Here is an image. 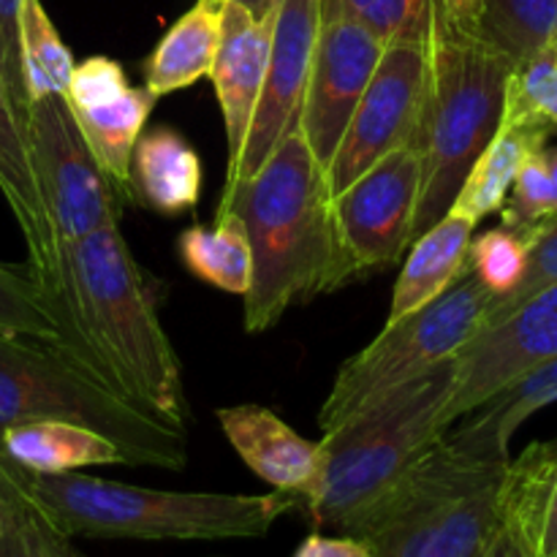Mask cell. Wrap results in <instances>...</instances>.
Wrapping results in <instances>:
<instances>
[{
	"label": "cell",
	"instance_id": "cell-7",
	"mask_svg": "<svg viewBox=\"0 0 557 557\" xmlns=\"http://www.w3.org/2000/svg\"><path fill=\"white\" fill-rule=\"evenodd\" d=\"M493 294L466 267L460 277L424 308L384 324V330L337 370L319 411L324 433L362 413L389 392L449 362L484 324Z\"/></svg>",
	"mask_w": 557,
	"mask_h": 557
},
{
	"label": "cell",
	"instance_id": "cell-24",
	"mask_svg": "<svg viewBox=\"0 0 557 557\" xmlns=\"http://www.w3.org/2000/svg\"><path fill=\"white\" fill-rule=\"evenodd\" d=\"M553 131L536 123H522V120H500L498 131L484 147L482 156L473 161L471 172L466 174L460 185V194L455 196L449 210L471 218L479 223L482 218L500 212L522 163L547 147Z\"/></svg>",
	"mask_w": 557,
	"mask_h": 557
},
{
	"label": "cell",
	"instance_id": "cell-27",
	"mask_svg": "<svg viewBox=\"0 0 557 557\" xmlns=\"http://www.w3.org/2000/svg\"><path fill=\"white\" fill-rule=\"evenodd\" d=\"M468 33L520 65L557 44V0H482Z\"/></svg>",
	"mask_w": 557,
	"mask_h": 557
},
{
	"label": "cell",
	"instance_id": "cell-42",
	"mask_svg": "<svg viewBox=\"0 0 557 557\" xmlns=\"http://www.w3.org/2000/svg\"><path fill=\"white\" fill-rule=\"evenodd\" d=\"M232 3L245 5V9H248L250 14L264 16V14H270V11H275V9H277V3H281V0H232Z\"/></svg>",
	"mask_w": 557,
	"mask_h": 557
},
{
	"label": "cell",
	"instance_id": "cell-12",
	"mask_svg": "<svg viewBox=\"0 0 557 557\" xmlns=\"http://www.w3.org/2000/svg\"><path fill=\"white\" fill-rule=\"evenodd\" d=\"M557 357V281L528 297L493 324L482 326L455 362V384L446 400V424L498 395L533 368Z\"/></svg>",
	"mask_w": 557,
	"mask_h": 557
},
{
	"label": "cell",
	"instance_id": "cell-34",
	"mask_svg": "<svg viewBox=\"0 0 557 557\" xmlns=\"http://www.w3.org/2000/svg\"><path fill=\"white\" fill-rule=\"evenodd\" d=\"M528 239H531V248H528L525 275L517 283L515 292L490 302L482 326L504 319L509 310H515L517 305L525 302L528 297H533V294L542 292V288H547L549 283L557 281V212L544 218V221L536 223L533 228H528Z\"/></svg>",
	"mask_w": 557,
	"mask_h": 557
},
{
	"label": "cell",
	"instance_id": "cell-3",
	"mask_svg": "<svg viewBox=\"0 0 557 557\" xmlns=\"http://www.w3.org/2000/svg\"><path fill=\"white\" fill-rule=\"evenodd\" d=\"M5 462V460H3ZM27 504L63 536L139 542L259 539L299 500L288 493H177L109 482L85 473H27L9 466Z\"/></svg>",
	"mask_w": 557,
	"mask_h": 557
},
{
	"label": "cell",
	"instance_id": "cell-8",
	"mask_svg": "<svg viewBox=\"0 0 557 557\" xmlns=\"http://www.w3.org/2000/svg\"><path fill=\"white\" fill-rule=\"evenodd\" d=\"M27 141L58 250L120 221L123 194L92 156L65 96H38L27 109Z\"/></svg>",
	"mask_w": 557,
	"mask_h": 557
},
{
	"label": "cell",
	"instance_id": "cell-36",
	"mask_svg": "<svg viewBox=\"0 0 557 557\" xmlns=\"http://www.w3.org/2000/svg\"><path fill=\"white\" fill-rule=\"evenodd\" d=\"M25 536L27 544H30L33 557H87L82 549L74 547L69 536L54 531L36 509L25 520Z\"/></svg>",
	"mask_w": 557,
	"mask_h": 557
},
{
	"label": "cell",
	"instance_id": "cell-31",
	"mask_svg": "<svg viewBox=\"0 0 557 557\" xmlns=\"http://www.w3.org/2000/svg\"><path fill=\"white\" fill-rule=\"evenodd\" d=\"M500 120H522L557 131V52L536 54L515 65L506 82Z\"/></svg>",
	"mask_w": 557,
	"mask_h": 557
},
{
	"label": "cell",
	"instance_id": "cell-11",
	"mask_svg": "<svg viewBox=\"0 0 557 557\" xmlns=\"http://www.w3.org/2000/svg\"><path fill=\"white\" fill-rule=\"evenodd\" d=\"M428 90V44L386 47L326 169L330 201L389 152L413 147Z\"/></svg>",
	"mask_w": 557,
	"mask_h": 557
},
{
	"label": "cell",
	"instance_id": "cell-26",
	"mask_svg": "<svg viewBox=\"0 0 557 557\" xmlns=\"http://www.w3.org/2000/svg\"><path fill=\"white\" fill-rule=\"evenodd\" d=\"M177 253L185 270L207 286L239 297L248 294L253 259L248 232L234 212L215 215L212 226L185 228L177 239Z\"/></svg>",
	"mask_w": 557,
	"mask_h": 557
},
{
	"label": "cell",
	"instance_id": "cell-17",
	"mask_svg": "<svg viewBox=\"0 0 557 557\" xmlns=\"http://www.w3.org/2000/svg\"><path fill=\"white\" fill-rule=\"evenodd\" d=\"M218 422L245 466L277 493L294 495L302 509L319 484L321 444L302 438L264 406L221 408Z\"/></svg>",
	"mask_w": 557,
	"mask_h": 557
},
{
	"label": "cell",
	"instance_id": "cell-19",
	"mask_svg": "<svg viewBox=\"0 0 557 557\" xmlns=\"http://www.w3.org/2000/svg\"><path fill=\"white\" fill-rule=\"evenodd\" d=\"M553 403H557V357L500 389L476 411L457 419L446 433V441L468 455L509 462V446L517 430Z\"/></svg>",
	"mask_w": 557,
	"mask_h": 557
},
{
	"label": "cell",
	"instance_id": "cell-44",
	"mask_svg": "<svg viewBox=\"0 0 557 557\" xmlns=\"http://www.w3.org/2000/svg\"><path fill=\"white\" fill-rule=\"evenodd\" d=\"M553 49H555V52H557V44H555V47H553Z\"/></svg>",
	"mask_w": 557,
	"mask_h": 557
},
{
	"label": "cell",
	"instance_id": "cell-28",
	"mask_svg": "<svg viewBox=\"0 0 557 557\" xmlns=\"http://www.w3.org/2000/svg\"><path fill=\"white\" fill-rule=\"evenodd\" d=\"M0 335L47 343L74 357L69 332L30 267L0 264Z\"/></svg>",
	"mask_w": 557,
	"mask_h": 557
},
{
	"label": "cell",
	"instance_id": "cell-39",
	"mask_svg": "<svg viewBox=\"0 0 557 557\" xmlns=\"http://www.w3.org/2000/svg\"><path fill=\"white\" fill-rule=\"evenodd\" d=\"M479 5H482V0H441V11H444L446 20H449L451 25L462 27V30H471L473 27Z\"/></svg>",
	"mask_w": 557,
	"mask_h": 557
},
{
	"label": "cell",
	"instance_id": "cell-40",
	"mask_svg": "<svg viewBox=\"0 0 557 557\" xmlns=\"http://www.w3.org/2000/svg\"><path fill=\"white\" fill-rule=\"evenodd\" d=\"M0 557H33L25 536V522L20 528L0 533Z\"/></svg>",
	"mask_w": 557,
	"mask_h": 557
},
{
	"label": "cell",
	"instance_id": "cell-16",
	"mask_svg": "<svg viewBox=\"0 0 557 557\" xmlns=\"http://www.w3.org/2000/svg\"><path fill=\"white\" fill-rule=\"evenodd\" d=\"M0 194L9 201L30 253V272L54 305L58 297V239L44 207L27 141V114L16 103L0 69ZM58 310V308H54Z\"/></svg>",
	"mask_w": 557,
	"mask_h": 557
},
{
	"label": "cell",
	"instance_id": "cell-37",
	"mask_svg": "<svg viewBox=\"0 0 557 557\" xmlns=\"http://www.w3.org/2000/svg\"><path fill=\"white\" fill-rule=\"evenodd\" d=\"M292 557H373L370 549L364 547L359 539L346 536H324V533H313L305 539Z\"/></svg>",
	"mask_w": 557,
	"mask_h": 557
},
{
	"label": "cell",
	"instance_id": "cell-22",
	"mask_svg": "<svg viewBox=\"0 0 557 557\" xmlns=\"http://www.w3.org/2000/svg\"><path fill=\"white\" fill-rule=\"evenodd\" d=\"M131 194L158 215L177 218L196 210L201 196L199 152L166 125L141 134L131 158Z\"/></svg>",
	"mask_w": 557,
	"mask_h": 557
},
{
	"label": "cell",
	"instance_id": "cell-32",
	"mask_svg": "<svg viewBox=\"0 0 557 557\" xmlns=\"http://www.w3.org/2000/svg\"><path fill=\"white\" fill-rule=\"evenodd\" d=\"M528 232L511 226H495L471 239L468 248V270L490 288L493 299L506 297L522 281L528 267Z\"/></svg>",
	"mask_w": 557,
	"mask_h": 557
},
{
	"label": "cell",
	"instance_id": "cell-9",
	"mask_svg": "<svg viewBox=\"0 0 557 557\" xmlns=\"http://www.w3.org/2000/svg\"><path fill=\"white\" fill-rule=\"evenodd\" d=\"M509 462L468 455L444 438L392 484L346 536L359 539L373 557H422L430 536L457 498L504 476Z\"/></svg>",
	"mask_w": 557,
	"mask_h": 557
},
{
	"label": "cell",
	"instance_id": "cell-5",
	"mask_svg": "<svg viewBox=\"0 0 557 557\" xmlns=\"http://www.w3.org/2000/svg\"><path fill=\"white\" fill-rule=\"evenodd\" d=\"M515 63L438 14L428 41V90L413 147L422 152L413 239L446 215L466 174L495 136Z\"/></svg>",
	"mask_w": 557,
	"mask_h": 557
},
{
	"label": "cell",
	"instance_id": "cell-43",
	"mask_svg": "<svg viewBox=\"0 0 557 557\" xmlns=\"http://www.w3.org/2000/svg\"><path fill=\"white\" fill-rule=\"evenodd\" d=\"M544 158H547V169H549V174H553V183L557 188V147H555V150L544 147Z\"/></svg>",
	"mask_w": 557,
	"mask_h": 557
},
{
	"label": "cell",
	"instance_id": "cell-21",
	"mask_svg": "<svg viewBox=\"0 0 557 557\" xmlns=\"http://www.w3.org/2000/svg\"><path fill=\"white\" fill-rule=\"evenodd\" d=\"M0 457L27 473H74L96 466H131L123 446L74 422H25L0 435Z\"/></svg>",
	"mask_w": 557,
	"mask_h": 557
},
{
	"label": "cell",
	"instance_id": "cell-4",
	"mask_svg": "<svg viewBox=\"0 0 557 557\" xmlns=\"http://www.w3.org/2000/svg\"><path fill=\"white\" fill-rule=\"evenodd\" d=\"M451 384L449 359L324 433L319 484L302 506L315 528L346 533L449 433L444 408Z\"/></svg>",
	"mask_w": 557,
	"mask_h": 557
},
{
	"label": "cell",
	"instance_id": "cell-13",
	"mask_svg": "<svg viewBox=\"0 0 557 557\" xmlns=\"http://www.w3.org/2000/svg\"><path fill=\"white\" fill-rule=\"evenodd\" d=\"M319 30L321 0H281L277 3L264 85H261V96L256 101L237 166L226 174L223 194L253 177L281 145L283 136L297 128Z\"/></svg>",
	"mask_w": 557,
	"mask_h": 557
},
{
	"label": "cell",
	"instance_id": "cell-30",
	"mask_svg": "<svg viewBox=\"0 0 557 557\" xmlns=\"http://www.w3.org/2000/svg\"><path fill=\"white\" fill-rule=\"evenodd\" d=\"M346 16L373 33L384 47L428 44L441 0H321V16Z\"/></svg>",
	"mask_w": 557,
	"mask_h": 557
},
{
	"label": "cell",
	"instance_id": "cell-14",
	"mask_svg": "<svg viewBox=\"0 0 557 557\" xmlns=\"http://www.w3.org/2000/svg\"><path fill=\"white\" fill-rule=\"evenodd\" d=\"M384 49V44L357 22L337 14L321 16L297 128L324 174Z\"/></svg>",
	"mask_w": 557,
	"mask_h": 557
},
{
	"label": "cell",
	"instance_id": "cell-29",
	"mask_svg": "<svg viewBox=\"0 0 557 557\" xmlns=\"http://www.w3.org/2000/svg\"><path fill=\"white\" fill-rule=\"evenodd\" d=\"M20 52L27 98L65 96L74 74V54L60 38L41 0H22L20 11Z\"/></svg>",
	"mask_w": 557,
	"mask_h": 557
},
{
	"label": "cell",
	"instance_id": "cell-41",
	"mask_svg": "<svg viewBox=\"0 0 557 557\" xmlns=\"http://www.w3.org/2000/svg\"><path fill=\"white\" fill-rule=\"evenodd\" d=\"M484 557H528V555H525V549L520 547V542H517V539L511 536L504 525H500Z\"/></svg>",
	"mask_w": 557,
	"mask_h": 557
},
{
	"label": "cell",
	"instance_id": "cell-38",
	"mask_svg": "<svg viewBox=\"0 0 557 557\" xmlns=\"http://www.w3.org/2000/svg\"><path fill=\"white\" fill-rule=\"evenodd\" d=\"M30 511L33 506L27 504L22 490L16 487L14 476L5 468L3 457H0V533L11 531V528H20L30 517Z\"/></svg>",
	"mask_w": 557,
	"mask_h": 557
},
{
	"label": "cell",
	"instance_id": "cell-18",
	"mask_svg": "<svg viewBox=\"0 0 557 557\" xmlns=\"http://www.w3.org/2000/svg\"><path fill=\"white\" fill-rule=\"evenodd\" d=\"M500 525L528 557H557V438L536 441L500 479Z\"/></svg>",
	"mask_w": 557,
	"mask_h": 557
},
{
	"label": "cell",
	"instance_id": "cell-35",
	"mask_svg": "<svg viewBox=\"0 0 557 557\" xmlns=\"http://www.w3.org/2000/svg\"><path fill=\"white\" fill-rule=\"evenodd\" d=\"M20 11L22 0H0V69L9 79L11 92L22 112L27 114L30 98H27L25 74H22V52H20Z\"/></svg>",
	"mask_w": 557,
	"mask_h": 557
},
{
	"label": "cell",
	"instance_id": "cell-10",
	"mask_svg": "<svg viewBox=\"0 0 557 557\" xmlns=\"http://www.w3.org/2000/svg\"><path fill=\"white\" fill-rule=\"evenodd\" d=\"M422 152L403 147L389 152L330 201L332 226L348 281L400 261L413 243Z\"/></svg>",
	"mask_w": 557,
	"mask_h": 557
},
{
	"label": "cell",
	"instance_id": "cell-1",
	"mask_svg": "<svg viewBox=\"0 0 557 557\" xmlns=\"http://www.w3.org/2000/svg\"><path fill=\"white\" fill-rule=\"evenodd\" d=\"M54 308L82 368L139 411L188 433L183 368L120 221L60 248Z\"/></svg>",
	"mask_w": 557,
	"mask_h": 557
},
{
	"label": "cell",
	"instance_id": "cell-15",
	"mask_svg": "<svg viewBox=\"0 0 557 557\" xmlns=\"http://www.w3.org/2000/svg\"><path fill=\"white\" fill-rule=\"evenodd\" d=\"M275 11L256 16L245 5L223 0L221 44H218L210 76L215 85L218 103H221L223 131H226V174L237 166L250 120H253L256 101L261 96Z\"/></svg>",
	"mask_w": 557,
	"mask_h": 557
},
{
	"label": "cell",
	"instance_id": "cell-6",
	"mask_svg": "<svg viewBox=\"0 0 557 557\" xmlns=\"http://www.w3.org/2000/svg\"><path fill=\"white\" fill-rule=\"evenodd\" d=\"M47 419L107 435L131 466L180 471L188 462V433L139 411L63 348L0 335V435Z\"/></svg>",
	"mask_w": 557,
	"mask_h": 557
},
{
	"label": "cell",
	"instance_id": "cell-33",
	"mask_svg": "<svg viewBox=\"0 0 557 557\" xmlns=\"http://www.w3.org/2000/svg\"><path fill=\"white\" fill-rule=\"evenodd\" d=\"M553 212H557V188L542 147L522 163L520 174H517L515 185H511L509 196L500 207V218H504V226L528 232Z\"/></svg>",
	"mask_w": 557,
	"mask_h": 557
},
{
	"label": "cell",
	"instance_id": "cell-25",
	"mask_svg": "<svg viewBox=\"0 0 557 557\" xmlns=\"http://www.w3.org/2000/svg\"><path fill=\"white\" fill-rule=\"evenodd\" d=\"M156 101L158 98L145 85H128L123 92L101 103L76 109L71 107L92 156L125 199H134V194H131V158H134L136 141L145 134V125Z\"/></svg>",
	"mask_w": 557,
	"mask_h": 557
},
{
	"label": "cell",
	"instance_id": "cell-23",
	"mask_svg": "<svg viewBox=\"0 0 557 557\" xmlns=\"http://www.w3.org/2000/svg\"><path fill=\"white\" fill-rule=\"evenodd\" d=\"M223 0H196L145 60V87L156 98L210 76L221 44Z\"/></svg>",
	"mask_w": 557,
	"mask_h": 557
},
{
	"label": "cell",
	"instance_id": "cell-20",
	"mask_svg": "<svg viewBox=\"0 0 557 557\" xmlns=\"http://www.w3.org/2000/svg\"><path fill=\"white\" fill-rule=\"evenodd\" d=\"M473 228L476 223L471 218L449 210L408 245V259L397 275L386 324L438 299L466 272Z\"/></svg>",
	"mask_w": 557,
	"mask_h": 557
},
{
	"label": "cell",
	"instance_id": "cell-2",
	"mask_svg": "<svg viewBox=\"0 0 557 557\" xmlns=\"http://www.w3.org/2000/svg\"><path fill=\"white\" fill-rule=\"evenodd\" d=\"M221 212H234L248 232L253 272L245 294V330L250 335L277 326L294 305L348 283L326 174L299 128L283 136L253 177L221 196Z\"/></svg>",
	"mask_w": 557,
	"mask_h": 557
}]
</instances>
